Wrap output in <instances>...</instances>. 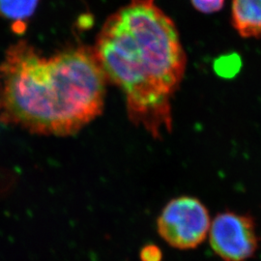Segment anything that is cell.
Masks as SVG:
<instances>
[{
  "label": "cell",
  "instance_id": "obj_6",
  "mask_svg": "<svg viewBox=\"0 0 261 261\" xmlns=\"http://www.w3.org/2000/svg\"><path fill=\"white\" fill-rule=\"evenodd\" d=\"M39 0H0V15L11 20H24L37 8Z\"/></svg>",
  "mask_w": 261,
  "mask_h": 261
},
{
  "label": "cell",
  "instance_id": "obj_2",
  "mask_svg": "<svg viewBox=\"0 0 261 261\" xmlns=\"http://www.w3.org/2000/svg\"><path fill=\"white\" fill-rule=\"evenodd\" d=\"M107 84L93 47L44 56L19 41L0 63V122L37 135H75L102 114Z\"/></svg>",
  "mask_w": 261,
  "mask_h": 261
},
{
  "label": "cell",
  "instance_id": "obj_4",
  "mask_svg": "<svg viewBox=\"0 0 261 261\" xmlns=\"http://www.w3.org/2000/svg\"><path fill=\"white\" fill-rule=\"evenodd\" d=\"M212 251L223 261H248L259 248L254 217L225 210L218 213L209 229Z\"/></svg>",
  "mask_w": 261,
  "mask_h": 261
},
{
  "label": "cell",
  "instance_id": "obj_7",
  "mask_svg": "<svg viewBox=\"0 0 261 261\" xmlns=\"http://www.w3.org/2000/svg\"><path fill=\"white\" fill-rule=\"evenodd\" d=\"M225 0H191L193 6L202 14H214L223 9Z\"/></svg>",
  "mask_w": 261,
  "mask_h": 261
},
{
  "label": "cell",
  "instance_id": "obj_3",
  "mask_svg": "<svg viewBox=\"0 0 261 261\" xmlns=\"http://www.w3.org/2000/svg\"><path fill=\"white\" fill-rule=\"evenodd\" d=\"M210 213L196 196H181L170 199L157 218V231L174 249L189 251L205 241L211 225Z\"/></svg>",
  "mask_w": 261,
  "mask_h": 261
},
{
  "label": "cell",
  "instance_id": "obj_1",
  "mask_svg": "<svg viewBox=\"0 0 261 261\" xmlns=\"http://www.w3.org/2000/svg\"><path fill=\"white\" fill-rule=\"evenodd\" d=\"M94 53L121 90L130 122L154 139L172 130V100L187 67L174 21L156 0H130L105 21Z\"/></svg>",
  "mask_w": 261,
  "mask_h": 261
},
{
  "label": "cell",
  "instance_id": "obj_8",
  "mask_svg": "<svg viewBox=\"0 0 261 261\" xmlns=\"http://www.w3.org/2000/svg\"><path fill=\"white\" fill-rule=\"evenodd\" d=\"M140 261H162L163 252L157 245L148 243L140 249Z\"/></svg>",
  "mask_w": 261,
  "mask_h": 261
},
{
  "label": "cell",
  "instance_id": "obj_5",
  "mask_svg": "<svg viewBox=\"0 0 261 261\" xmlns=\"http://www.w3.org/2000/svg\"><path fill=\"white\" fill-rule=\"evenodd\" d=\"M231 24L242 38L261 37V0H231Z\"/></svg>",
  "mask_w": 261,
  "mask_h": 261
}]
</instances>
